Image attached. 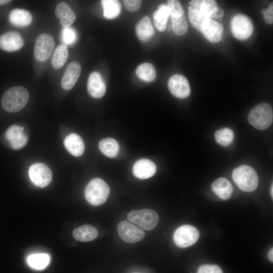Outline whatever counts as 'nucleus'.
<instances>
[{
  "label": "nucleus",
  "instance_id": "obj_1",
  "mask_svg": "<svg viewBox=\"0 0 273 273\" xmlns=\"http://www.w3.org/2000/svg\"><path fill=\"white\" fill-rule=\"evenodd\" d=\"M29 96V93L25 87H12L7 90L2 97V107L8 112H18L26 105Z\"/></svg>",
  "mask_w": 273,
  "mask_h": 273
},
{
  "label": "nucleus",
  "instance_id": "obj_2",
  "mask_svg": "<svg viewBox=\"0 0 273 273\" xmlns=\"http://www.w3.org/2000/svg\"><path fill=\"white\" fill-rule=\"evenodd\" d=\"M232 178L238 187L244 192H252L258 186L257 174L248 165H242L235 169L232 173Z\"/></svg>",
  "mask_w": 273,
  "mask_h": 273
},
{
  "label": "nucleus",
  "instance_id": "obj_3",
  "mask_svg": "<svg viewBox=\"0 0 273 273\" xmlns=\"http://www.w3.org/2000/svg\"><path fill=\"white\" fill-rule=\"evenodd\" d=\"M110 192V187L104 180L95 178L86 186L84 195L89 203L94 206H99L105 202Z\"/></svg>",
  "mask_w": 273,
  "mask_h": 273
},
{
  "label": "nucleus",
  "instance_id": "obj_4",
  "mask_svg": "<svg viewBox=\"0 0 273 273\" xmlns=\"http://www.w3.org/2000/svg\"><path fill=\"white\" fill-rule=\"evenodd\" d=\"M248 120L251 125L258 129H266L271 124L273 120L271 106L267 103L257 105L249 112Z\"/></svg>",
  "mask_w": 273,
  "mask_h": 273
},
{
  "label": "nucleus",
  "instance_id": "obj_5",
  "mask_svg": "<svg viewBox=\"0 0 273 273\" xmlns=\"http://www.w3.org/2000/svg\"><path fill=\"white\" fill-rule=\"evenodd\" d=\"M127 219L141 229L149 231L157 225L159 216L153 210L143 209L130 211L127 215Z\"/></svg>",
  "mask_w": 273,
  "mask_h": 273
},
{
  "label": "nucleus",
  "instance_id": "obj_6",
  "mask_svg": "<svg viewBox=\"0 0 273 273\" xmlns=\"http://www.w3.org/2000/svg\"><path fill=\"white\" fill-rule=\"evenodd\" d=\"M231 28L233 35L237 39L244 40L249 38L253 31L251 20L243 14H237L232 19Z\"/></svg>",
  "mask_w": 273,
  "mask_h": 273
},
{
  "label": "nucleus",
  "instance_id": "obj_7",
  "mask_svg": "<svg viewBox=\"0 0 273 273\" xmlns=\"http://www.w3.org/2000/svg\"><path fill=\"white\" fill-rule=\"evenodd\" d=\"M199 233L194 226L186 224L178 228L174 233L173 240L180 248H187L194 244L198 240Z\"/></svg>",
  "mask_w": 273,
  "mask_h": 273
},
{
  "label": "nucleus",
  "instance_id": "obj_8",
  "mask_svg": "<svg viewBox=\"0 0 273 273\" xmlns=\"http://www.w3.org/2000/svg\"><path fill=\"white\" fill-rule=\"evenodd\" d=\"M28 174L32 183L40 188L47 187L52 181V171L47 165L42 163L31 165L29 168Z\"/></svg>",
  "mask_w": 273,
  "mask_h": 273
},
{
  "label": "nucleus",
  "instance_id": "obj_9",
  "mask_svg": "<svg viewBox=\"0 0 273 273\" xmlns=\"http://www.w3.org/2000/svg\"><path fill=\"white\" fill-rule=\"evenodd\" d=\"M55 46L53 37L49 34H41L35 41L34 56L40 62L47 60L52 54Z\"/></svg>",
  "mask_w": 273,
  "mask_h": 273
},
{
  "label": "nucleus",
  "instance_id": "obj_10",
  "mask_svg": "<svg viewBox=\"0 0 273 273\" xmlns=\"http://www.w3.org/2000/svg\"><path fill=\"white\" fill-rule=\"evenodd\" d=\"M189 5V9L197 10L210 19H220L224 16L223 10L213 0H193Z\"/></svg>",
  "mask_w": 273,
  "mask_h": 273
},
{
  "label": "nucleus",
  "instance_id": "obj_11",
  "mask_svg": "<svg viewBox=\"0 0 273 273\" xmlns=\"http://www.w3.org/2000/svg\"><path fill=\"white\" fill-rule=\"evenodd\" d=\"M117 231L120 238L129 243L138 242L145 236L142 229L127 221H122L118 224Z\"/></svg>",
  "mask_w": 273,
  "mask_h": 273
},
{
  "label": "nucleus",
  "instance_id": "obj_12",
  "mask_svg": "<svg viewBox=\"0 0 273 273\" xmlns=\"http://www.w3.org/2000/svg\"><path fill=\"white\" fill-rule=\"evenodd\" d=\"M168 88L174 97L184 99L188 97L191 93L190 86L187 78L180 74L172 76L168 80Z\"/></svg>",
  "mask_w": 273,
  "mask_h": 273
},
{
  "label": "nucleus",
  "instance_id": "obj_13",
  "mask_svg": "<svg viewBox=\"0 0 273 273\" xmlns=\"http://www.w3.org/2000/svg\"><path fill=\"white\" fill-rule=\"evenodd\" d=\"M23 130V127L12 125L6 130L5 138L13 149L18 150L22 148L27 144L28 137Z\"/></svg>",
  "mask_w": 273,
  "mask_h": 273
},
{
  "label": "nucleus",
  "instance_id": "obj_14",
  "mask_svg": "<svg viewBox=\"0 0 273 273\" xmlns=\"http://www.w3.org/2000/svg\"><path fill=\"white\" fill-rule=\"evenodd\" d=\"M223 27L220 23L212 19H208L202 24L201 31L210 42L217 43L222 36Z\"/></svg>",
  "mask_w": 273,
  "mask_h": 273
},
{
  "label": "nucleus",
  "instance_id": "obj_15",
  "mask_svg": "<svg viewBox=\"0 0 273 273\" xmlns=\"http://www.w3.org/2000/svg\"><path fill=\"white\" fill-rule=\"evenodd\" d=\"M24 40L18 32L9 31L0 36V48L7 52H15L20 50Z\"/></svg>",
  "mask_w": 273,
  "mask_h": 273
},
{
  "label": "nucleus",
  "instance_id": "obj_16",
  "mask_svg": "<svg viewBox=\"0 0 273 273\" xmlns=\"http://www.w3.org/2000/svg\"><path fill=\"white\" fill-rule=\"evenodd\" d=\"M87 89L89 94L95 98H101L106 90L105 81L101 74L98 72H93L88 77Z\"/></svg>",
  "mask_w": 273,
  "mask_h": 273
},
{
  "label": "nucleus",
  "instance_id": "obj_17",
  "mask_svg": "<svg viewBox=\"0 0 273 273\" xmlns=\"http://www.w3.org/2000/svg\"><path fill=\"white\" fill-rule=\"evenodd\" d=\"M81 70V66L77 62H72L68 65L61 82L64 89L69 90L73 88L79 78Z\"/></svg>",
  "mask_w": 273,
  "mask_h": 273
},
{
  "label": "nucleus",
  "instance_id": "obj_18",
  "mask_svg": "<svg viewBox=\"0 0 273 273\" xmlns=\"http://www.w3.org/2000/svg\"><path fill=\"white\" fill-rule=\"evenodd\" d=\"M156 171V166L151 160L141 159L135 162L132 167V173L135 177L146 179L153 176Z\"/></svg>",
  "mask_w": 273,
  "mask_h": 273
},
{
  "label": "nucleus",
  "instance_id": "obj_19",
  "mask_svg": "<svg viewBox=\"0 0 273 273\" xmlns=\"http://www.w3.org/2000/svg\"><path fill=\"white\" fill-rule=\"evenodd\" d=\"M64 144L66 150L74 156H80L83 153L84 142L81 136L75 133L68 135L64 140Z\"/></svg>",
  "mask_w": 273,
  "mask_h": 273
},
{
  "label": "nucleus",
  "instance_id": "obj_20",
  "mask_svg": "<svg viewBox=\"0 0 273 273\" xmlns=\"http://www.w3.org/2000/svg\"><path fill=\"white\" fill-rule=\"evenodd\" d=\"M55 14L63 27H70L75 21L76 15L70 6L65 2L59 3L56 7Z\"/></svg>",
  "mask_w": 273,
  "mask_h": 273
},
{
  "label": "nucleus",
  "instance_id": "obj_21",
  "mask_svg": "<svg viewBox=\"0 0 273 273\" xmlns=\"http://www.w3.org/2000/svg\"><path fill=\"white\" fill-rule=\"evenodd\" d=\"M213 192L221 199H229L232 195L233 188L230 181L224 177L215 180L212 184Z\"/></svg>",
  "mask_w": 273,
  "mask_h": 273
},
{
  "label": "nucleus",
  "instance_id": "obj_22",
  "mask_svg": "<svg viewBox=\"0 0 273 273\" xmlns=\"http://www.w3.org/2000/svg\"><path fill=\"white\" fill-rule=\"evenodd\" d=\"M10 23L17 27H26L32 21V16L29 12L24 9H15L9 15Z\"/></svg>",
  "mask_w": 273,
  "mask_h": 273
},
{
  "label": "nucleus",
  "instance_id": "obj_23",
  "mask_svg": "<svg viewBox=\"0 0 273 273\" xmlns=\"http://www.w3.org/2000/svg\"><path fill=\"white\" fill-rule=\"evenodd\" d=\"M136 33L142 41L150 40L154 34V29L148 16L144 17L136 26Z\"/></svg>",
  "mask_w": 273,
  "mask_h": 273
},
{
  "label": "nucleus",
  "instance_id": "obj_24",
  "mask_svg": "<svg viewBox=\"0 0 273 273\" xmlns=\"http://www.w3.org/2000/svg\"><path fill=\"white\" fill-rule=\"evenodd\" d=\"M72 235L73 237L78 241L88 242L97 237L98 232L97 229L92 225H84L74 229Z\"/></svg>",
  "mask_w": 273,
  "mask_h": 273
},
{
  "label": "nucleus",
  "instance_id": "obj_25",
  "mask_svg": "<svg viewBox=\"0 0 273 273\" xmlns=\"http://www.w3.org/2000/svg\"><path fill=\"white\" fill-rule=\"evenodd\" d=\"M169 16V9L167 6L164 4L160 5L157 10L154 13V24L159 31L162 32L165 30Z\"/></svg>",
  "mask_w": 273,
  "mask_h": 273
},
{
  "label": "nucleus",
  "instance_id": "obj_26",
  "mask_svg": "<svg viewBox=\"0 0 273 273\" xmlns=\"http://www.w3.org/2000/svg\"><path fill=\"white\" fill-rule=\"evenodd\" d=\"M100 151L106 156L110 158L116 157L119 152V146L116 140L107 138L100 141L99 144Z\"/></svg>",
  "mask_w": 273,
  "mask_h": 273
},
{
  "label": "nucleus",
  "instance_id": "obj_27",
  "mask_svg": "<svg viewBox=\"0 0 273 273\" xmlns=\"http://www.w3.org/2000/svg\"><path fill=\"white\" fill-rule=\"evenodd\" d=\"M101 4L103 9V15L106 19H114L121 12V6L118 1L102 0Z\"/></svg>",
  "mask_w": 273,
  "mask_h": 273
},
{
  "label": "nucleus",
  "instance_id": "obj_28",
  "mask_svg": "<svg viewBox=\"0 0 273 273\" xmlns=\"http://www.w3.org/2000/svg\"><path fill=\"white\" fill-rule=\"evenodd\" d=\"M68 57L67 46L60 44L58 46L52 56L51 64L56 69L61 68L66 63Z\"/></svg>",
  "mask_w": 273,
  "mask_h": 273
},
{
  "label": "nucleus",
  "instance_id": "obj_29",
  "mask_svg": "<svg viewBox=\"0 0 273 273\" xmlns=\"http://www.w3.org/2000/svg\"><path fill=\"white\" fill-rule=\"evenodd\" d=\"M28 265L35 269H42L50 262V256L46 253H35L30 255L27 258Z\"/></svg>",
  "mask_w": 273,
  "mask_h": 273
},
{
  "label": "nucleus",
  "instance_id": "obj_30",
  "mask_svg": "<svg viewBox=\"0 0 273 273\" xmlns=\"http://www.w3.org/2000/svg\"><path fill=\"white\" fill-rule=\"evenodd\" d=\"M136 74L140 79L147 82L153 81L156 76L154 67L149 63L140 65L136 70Z\"/></svg>",
  "mask_w": 273,
  "mask_h": 273
},
{
  "label": "nucleus",
  "instance_id": "obj_31",
  "mask_svg": "<svg viewBox=\"0 0 273 273\" xmlns=\"http://www.w3.org/2000/svg\"><path fill=\"white\" fill-rule=\"evenodd\" d=\"M234 131L230 128L225 127L216 131L215 139L219 145L226 147L230 145L234 139Z\"/></svg>",
  "mask_w": 273,
  "mask_h": 273
},
{
  "label": "nucleus",
  "instance_id": "obj_32",
  "mask_svg": "<svg viewBox=\"0 0 273 273\" xmlns=\"http://www.w3.org/2000/svg\"><path fill=\"white\" fill-rule=\"evenodd\" d=\"M188 16L191 25L198 31H201L203 23L209 19L200 12L193 9H189Z\"/></svg>",
  "mask_w": 273,
  "mask_h": 273
},
{
  "label": "nucleus",
  "instance_id": "obj_33",
  "mask_svg": "<svg viewBox=\"0 0 273 273\" xmlns=\"http://www.w3.org/2000/svg\"><path fill=\"white\" fill-rule=\"evenodd\" d=\"M171 20L173 30L176 35H183L187 32L188 23L184 15L180 17L171 16Z\"/></svg>",
  "mask_w": 273,
  "mask_h": 273
},
{
  "label": "nucleus",
  "instance_id": "obj_34",
  "mask_svg": "<svg viewBox=\"0 0 273 273\" xmlns=\"http://www.w3.org/2000/svg\"><path fill=\"white\" fill-rule=\"evenodd\" d=\"M77 38L76 31L70 27H63L61 32V38L63 44L71 45L74 43Z\"/></svg>",
  "mask_w": 273,
  "mask_h": 273
},
{
  "label": "nucleus",
  "instance_id": "obj_35",
  "mask_svg": "<svg viewBox=\"0 0 273 273\" xmlns=\"http://www.w3.org/2000/svg\"><path fill=\"white\" fill-rule=\"evenodd\" d=\"M167 6L169 9L171 16L180 17L184 15V10L178 1H168Z\"/></svg>",
  "mask_w": 273,
  "mask_h": 273
},
{
  "label": "nucleus",
  "instance_id": "obj_36",
  "mask_svg": "<svg viewBox=\"0 0 273 273\" xmlns=\"http://www.w3.org/2000/svg\"><path fill=\"white\" fill-rule=\"evenodd\" d=\"M197 273H223V271L216 265L204 264L199 268Z\"/></svg>",
  "mask_w": 273,
  "mask_h": 273
},
{
  "label": "nucleus",
  "instance_id": "obj_37",
  "mask_svg": "<svg viewBox=\"0 0 273 273\" xmlns=\"http://www.w3.org/2000/svg\"><path fill=\"white\" fill-rule=\"evenodd\" d=\"M123 2L126 9L129 12L137 11L141 5V1L139 0H124Z\"/></svg>",
  "mask_w": 273,
  "mask_h": 273
},
{
  "label": "nucleus",
  "instance_id": "obj_38",
  "mask_svg": "<svg viewBox=\"0 0 273 273\" xmlns=\"http://www.w3.org/2000/svg\"><path fill=\"white\" fill-rule=\"evenodd\" d=\"M263 18L265 23L271 25L273 22V3H271L266 10L263 11Z\"/></svg>",
  "mask_w": 273,
  "mask_h": 273
},
{
  "label": "nucleus",
  "instance_id": "obj_39",
  "mask_svg": "<svg viewBox=\"0 0 273 273\" xmlns=\"http://www.w3.org/2000/svg\"><path fill=\"white\" fill-rule=\"evenodd\" d=\"M268 257L269 259V260L271 262L273 261V250L272 248H271L268 253Z\"/></svg>",
  "mask_w": 273,
  "mask_h": 273
},
{
  "label": "nucleus",
  "instance_id": "obj_40",
  "mask_svg": "<svg viewBox=\"0 0 273 273\" xmlns=\"http://www.w3.org/2000/svg\"><path fill=\"white\" fill-rule=\"evenodd\" d=\"M11 1L10 0H0V6L6 5L7 4H8Z\"/></svg>",
  "mask_w": 273,
  "mask_h": 273
},
{
  "label": "nucleus",
  "instance_id": "obj_41",
  "mask_svg": "<svg viewBox=\"0 0 273 273\" xmlns=\"http://www.w3.org/2000/svg\"><path fill=\"white\" fill-rule=\"evenodd\" d=\"M272 185H271V188H270V195L271 196V197L272 198L273 194H272Z\"/></svg>",
  "mask_w": 273,
  "mask_h": 273
}]
</instances>
